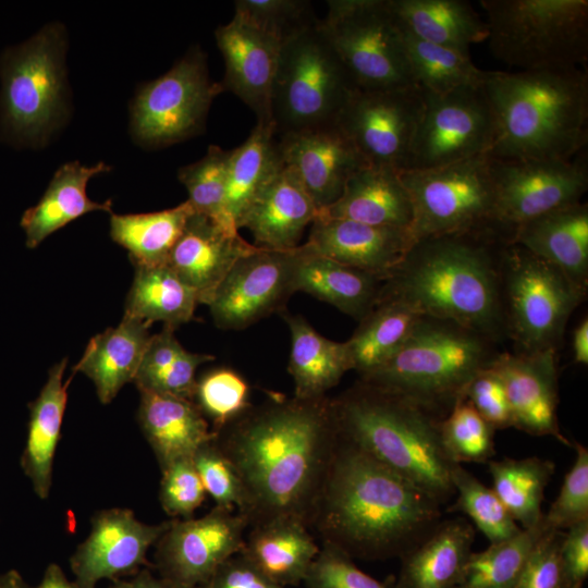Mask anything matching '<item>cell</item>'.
I'll return each instance as SVG.
<instances>
[{
	"label": "cell",
	"instance_id": "3",
	"mask_svg": "<svg viewBox=\"0 0 588 588\" xmlns=\"http://www.w3.org/2000/svg\"><path fill=\"white\" fill-rule=\"evenodd\" d=\"M507 243L493 229L420 238L383 281L380 296L400 298L421 315L453 320L498 343L505 336L501 256Z\"/></svg>",
	"mask_w": 588,
	"mask_h": 588
},
{
	"label": "cell",
	"instance_id": "54",
	"mask_svg": "<svg viewBox=\"0 0 588 588\" xmlns=\"http://www.w3.org/2000/svg\"><path fill=\"white\" fill-rule=\"evenodd\" d=\"M465 396L493 429L513 427L503 384L489 367L471 380Z\"/></svg>",
	"mask_w": 588,
	"mask_h": 588
},
{
	"label": "cell",
	"instance_id": "27",
	"mask_svg": "<svg viewBox=\"0 0 588 588\" xmlns=\"http://www.w3.org/2000/svg\"><path fill=\"white\" fill-rule=\"evenodd\" d=\"M318 216L411 230L414 221L412 200L399 171L369 163L350 176L340 198Z\"/></svg>",
	"mask_w": 588,
	"mask_h": 588
},
{
	"label": "cell",
	"instance_id": "6",
	"mask_svg": "<svg viewBox=\"0 0 588 588\" xmlns=\"http://www.w3.org/2000/svg\"><path fill=\"white\" fill-rule=\"evenodd\" d=\"M499 352L497 342L453 320L421 315L404 344L360 377L445 417Z\"/></svg>",
	"mask_w": 588,
	"mask_h": 588
},
{
	"label": "cell",
	"instance_id": "19",
	"mask_svg": "<svg viewBox=\"0 0 588 588\" xmlns=\"http://www.w3.org/2000/svg\"><path fill=\"white\" fill-rule=\"evenodd\" d=\"M169 524H145L128 509L98 512L93 517L89 535L70 559L75 583L81 588H96L102 579L138 572L146 564L149 548Z\"/></svg>",
	"mask_w": 588,
	"mask_h": 588
},
{
	"label": "cell",
	"instance_id": "35",
	"mask_svg": "<svg viewBox=\"0 0 588 588\" xmlns=\"http://www.w3.org/2000/svg\"><path fill=\"white\" fill-rule=\"evenodd\" d=\"M282 316L291 334L289 372L294 381V396H326V392L353 369L346 342L324 338L301 315L284 313Z\"/></svg>",
	"mask_w": 588,
	"mask_h": 588
},
{
	"label": "cell",
	"instance_id": "10",
	"mask_svg": "<svg viewBox=\"0 0 588 588\" xmlns=\"http://www.w3.org/2000/svg\"><path fill=\"white\" fill-rule=\"evenodd\" d=\"M505 335L516 352L558 350L572 313L587 289L524 247L507 243L501 256Z\"/></svg>",
	"mask_w": 588,
	"mask_h": 588
},
{
	"label": "cell",
	"instance_id": "33",
	"mask_svg": "<svg viewBox=\"0 0 588 588\" xmlns=\"http://www.w3.org/2000/svg\"><path fill=\"white\" fill-rule=\"evenodd\" d=\"M110 169L102 161L89 167L78 161L62 164L39 201L25 210L21 218L26 246L35 248L47 236L90 211H111V200L97 203L89 199L86 193L88 181Z\"/></svg>",
	"mask_w": 588,
	"mask_h": 588
},
{
	"label": "cell",
	"instance_id": "56",
	"mask_svg": "<svg viewBox=\"0 0 588 588\" xmlns=\"http://www.w3.org/2000/svg\"><path fill=\"white\" fill-rule=\"evenodd\" d=\"M560 561L566 588H581L588 576V519L564 531Z\"/></svg>",
	"mask_w": 588,
	"mask_h": 588
},
{
	"label": "cell",
	"instance_id": "40",
	"mask_svg": "<svg viewBox=\"0 0 588 588\" xmlns=\"http://www.w3.org/2000/svg\"><path fill=\"white\" fill-rule=\"evenodd\" d=\"M193 212L186 200L160 211L112 213L110 236L128 252L134 266L164 265Z\"/></svg>",
	"mask_w": 588,
	"mask_h": 588
},
{
	"label": "cell",
	"instance_id": "1",
	"mask_svg": "<svg viewBox=\"0 0 588 588\" xmlns=\"http://www.w3.org/2000/svg\"><path fill=\"white\" fill-rule=\"evenodd\" d=\"M338 429L331 399L274 394L217 432L243 490L248 526L280 517L308 527L328 473Z\"/></svg>",
	"mask_w": 588,
	"mask_h": 588
},
{
	"label": "cell",
	"instance_id": "53",
	"mask_svg": "<svg viewBox=\"0 0 588 588\" xmlns=\"http://www.w3.org/2000/svg\"><path fill=\"white\" fill-rule=\"evenodd\" d=\"M564 531L546 528L534 547L515 588H566L560 549Z\"/></svg>",
	"mask_w": 588,
	"mask_h": 588
},
{
	"label": "cell",
	"instance_id": "60",
	"mask_svg": "<svg viewBox=\"0 0 588 588\" xmlns=\"http://www.w3.org/2000/svg\"><path fill=\"white\" fill-rule=\"evenodd\" d=\"M574 362L581 365L588 364V319H583L575 328L572 338Z\"/></svg>",
	"mask_w": 588,
	"mask_h": 588
},
{
	"label": "cell",
	"instance_id": "31",
	"mask_svg": "<svg viewBox=\"0 0 588 588\" xmlns=\"http://www.w3.org/2000/svg\"><path fill=\"white\" fill-rule=\"evenodd\" d=\"M308 528L291 517L252 526L240 553L275 584L298 586L320 549Z\"/></svg>",
	"mask_w": 588,
	"mask_h": 588
},
{
	"label": "cell",
	"instance_id": "20",
	"mask_svg": "<svg viewBox=\"0 0 588 588\" xmlns=\"http://www.w3.org/2000/svg\"><path fill=\"white\" fill-rule=\"evenodd\" d=\"M278 147L318 211L335 203L350 176L367 164L336 123L281 134Z\"/></svg>",
	"mask_w": 588,
	"mask_h": 588
},
{
	"label": "cell",
	"instance_id": "13",
	"mask_svg": "<svg viewBox=\"0 0 588 588\" xmlns=\"http://www.w3.org/2000/svg\"><path fill=\"white\" fill-rule=\"evenodd\" d=\"M222 91L208 74L205 53L191 48L168 72L138 88L131 103L132 135L149 148L187 139L203 130Z\"/></svg>",
	"mask_w": 588,
	"mask_h": 588
},
{
	"label": "cell",
	"instance_id": "48",
	"mask_svg": "<svg viewBox=\"0 0 588 588\" xmlns=\"http://www.w3.org/2000/svg\"><path fill=\"white\" fill-rule=\"evenodd\" d=\"M306 588H396V577L381 581L360 571L336 546L322 542L303 581Z\"/></svg>",
	"mask_w": 588,
	"mask_h": 588
},
{
	"label": "cell",
	"instance_id": "14",
	"mask_svg": "<svg viewBox=\"0 0 588 588\" xmlns=\"http://www.w3.org/2000/svg\"><path fill=\"white\" fill-rule=\"evenodd\" d=\"M424 91V112L404 170H427L489 154L495 124L480 86Z\"/></svg>",
	"mask_w": 588,
	"mask_h": 588
},
{
	"label": "cell",
	"instance_id": "34",
	"mask_svg": "<svg viewBox=\"0 0 588 588\" xmlns=\"http://www.w3.org/2000/svg\"><path fill=\"white\" fill-rule=\"evenodd\" d=\"M66 358L54 364L35 401L29 403L27 439L21 466L36 495L49 497L52 466L68 402V385L63 382Z\"/></svg>",
	"mask_w": 588,
	"mask_h": 588
},
{
	"label": "cell",
	"instance_id": "16",
	"mask_svg": "<svg viewBox=\"0 0 588 588\" xmlns=\"http://www.w3.org/2000/svg\"><path fill=\"white\" fill-rule=\"evenodd\" d=\"M424 112V91L417 86L382 90L357 89L335 123L369 164L406 167Z\"/></svg>",
	"mask_w": 588,
	"mask_h": 588
},
{
	"label": "cell",
	"instance_id": "24",
	"mask_svg": "<svg viewBox=\"0 0 588 588\" xmlns=\"http://www.w3.org/2000/svg\"><path fill=\"white\" fill-rule=\"evenodd\" d=\"M257 247L238 232H230L210 218L193 212L167 265L196 291L199 304H207L233 265Z\"/></svg>",
	"mask_w": 588,
	"mask_h": 588
},
{
	"label": "cell",
	"instance_id": "61",
	"mask_svg": "<svg viewBox=\"0 0 588 588\" xmlns=\"http://www.w3.org/2000/svg\"><path fill=\"white\" fill-rule=\"evenodd\" d=\"M34 588H81L75 580L71 581L58 564H49L40 583Z\"/></svg>",
	"mask_w": 588,
	"mask_h": 588
},
{
	"label": "cell",
	"instance_id": "44",
	"mask_svg": "<svg viewBox=\"0 0 588 588\" xmlns=\"http://www.w3.org/2000/svg\"><path fill=\"white\" fill-rule=\"evenodd\" d=\"M451 481L457 498L448 511L466 514L490 543L507 540L522 530L493 489L479 481L461 464H453Z\"/></svg>",
	"mask_w": 588,
	"mask_h": 588
},
{
	"label": "cell",
	"instance_id": "32",
	"mask_svg": "<svg viewBox=\"0 0 588 588\" xmlns=\"http://www.w3.org/2000/svg\"><path fill=\"white\" fill-rule=\"evenodd\" d=\"M150 324L124 315L120 324L93 336L74 371L95 384L99 401L110 403L122 387L134 380L150 339Z\"/></svg>",
	"mask_w": 588,
	"mask_h": 588
},
{
	"label": "cell",
	"instance_id": "30",
	"mask_svg": "<svg viewBox=\"0 0 588 588\" xmlns=\"http://www.w3.org/2000/svg\"><path fill=\"white\" fill-rule=\"evenodd\" d=\"M383 280L313 252L305 244L294 268V292H304L360 320L377 304Z\"/></svg>",
	"mask_w": 588,
	"mask_h": 588
},
{
	"label": "cell",
	"instance_id": "7",
	"mask_svg": "<svg viewBox=\"0 0 588 588\" xmlns=\"http://www.w3.org/2000/svg\"><path fill=\"white\" fill-rule=\"evenodd\" d=\"M59 23L45 25L0 53V138L15 147L42 145L68 113L64 56Z\"/></svg>",
	"mask_w": 588,
	"mask_h": 588
},
{
	"label": "cell",
	"instance_id": "37",
	"mask_svg": "<svg viewBox=\"0 0 588 588\" xmlns=\"http://www.w3.org/2000/svg\"><path fill=\"white\" fill-rule=\"evenodd\" d=\"M275 135L273 123H257L247 139L231 150L224 208L237 230L248 206L283 164Z\"/></svg>",
	"mask_w": 588,
	"mask_h": 588
},
{
	"label": "cell",
	"instance_id": "8",
	"mask_svg": "<svg viewBox=\"0 0 588 588\" xmlns=\"http://www.w3.org/2000/svg\"><path fill=\"white\" fill-rule=\"evenodd\" d=\"M479 3L495 59L518 71L586 64L587 0H480Z\"/></svg>",
	"mask_w": 588,
	"mask_h": 588
},
{
	"label": "cell",
	"instance_id": "63",
	"mask_svg": "<svg viewBox=\"0 0 588 588\" xmlns=\"http://www.w3.org/2000/svg\"><path fill=\"white\" fill-rule=\"evenodd\" d=\"M198 588H207V586H206V585H203V586H200V587H198Z\"/></svg>",
	"mask_w": 588,
	"mask_h": 588
},
{
	"label": "cell",
	"instance_id": "9",
	"mask_svg": "<svg viewBox=\"0 0 588 588\" xmlns=\"http://www.w3.org/2000/svg\"><path fill=\"white\" fill-rule=\"evenodd\" d=\"M357 89L314 20L282 41L271 96L275 134L335 123Z\"/></svg>",
	"mask_w": 588,
	"mask_h": 588
},
{
	"label": "cell",
	"instance_id": "52",
	"mask_svg": "<svg viewBox=\"0 0 588 588\" xmlns=\"http://www.w3.org/2000/svg\"><path fill=\"white\" fill-rule=\"evenodd\" d=\"M161 473L159 499L162 509L170 516L191 518L206 497L193 456L172 462Z\"/></svg>",
	"mask_w": 588,
	"mask_h": 588
},
{
	"label": "cell",
	"instance_id": "15",
	"mask_svg": "<svg viewBox=\"0 0 588 588\" xmlns=\"http://www.w3.org/2000/svg\"><path fill=\"white\" fill-rule=\"evenodd\" d=\"M494 221L511 240L518 225L580 201L588 187L584 151L571 160H501L490 157Z\"/></svg>",
	"mask_w": 588,
	"mask_h": 588
},
{
	"label": "cell",
	"instance_id": "21",
	"mask_svg": "<svg viewBox=\"0 0 588 588\" xmlns=\"http://www.w3.org/2000/svg\"><path fill=\"white\" fill-rule=\"evenodd\" d=\"M556 351L499 353L489 369L503 384L513 427L531 436H551L572 446L558 420Z\"/></svg>",
	"mask_w": 588,
	"mask_h": 588
},
{
	"label": "cell",
	"instance_id": "51",
	"mask_svg": "<svg viewBox=\"0 0 588 588\" xmlns=\"http://www.w3.org/2000/svg\"><path fill=\"white\" fill-rule=\"evenodd\" d=\"M216 439L199 448L193 455V462L206 493L216 501L217 506L238 513L243 506L242 485Z\"/></svg>",
	"mask_w": 588,
	"mask_h": 588
},
{
	"label": "cell",
	"instance_id": "5",
	"mask_svg": "<svg viewBox=\"0 0 588 588\" xmlns=\"http://www.w3.org/2000/svg\"><path fill=\"white\" fill-rule=\"evenodd\" d=\"M338 432L381 464L446 504L453 462L441 441L442 417L413 400L358 381L331 400Z\"/></svg>",
	"mask_w": 588,
	"mask_h": 588
},
{
	"label": "cell",
	"instance_id": "47",
	"mask_svg": "<svg viewBox=\"0 0 588 588\" xmlns=\"http://www.w3.org/2000/svg\"><path fill=\"white\" fill-rule=\"evenodd\" d=\"M249 385L235 370L220 367L196 381L193 401L213 424L217 433L249 406Z\"/></svg>",
	"mask_w": 588,
	"mask_h": 588
},
{
	"label": "cell",
	"instance_id": "29",
	"mask_svg": "<svg viewBox=\"0 0 588 588\" xmlns=\"http://www.w3.org/2000/svg\"><path fill=\"white\" fill-rule=\"evenodd\" d=\"M474 538V527L466 519L441 520L401 556L396 588H456Z\"/></svg>",
	"mask_w": 588,
	"mask_h": 588
},
{
	"label": "cell",
	"instance_id": "12",
	"mask_svg": "<svg viewBox=\"0 0 588 588\" xmlns=\"http://www.w3.org/2000/svg\"><path fill=\"white\" fill-rule=\"evenodd\" d=\"M399 174L412 200L416 241L458 232L500 231L494 221L488 154L427 170H401Z\"/></svg>",
	"mask_w": 588,
	"mask_h": 588
},
{
	"label": "cell",
	"instance_id": "28",
	"mask_svg": "<svg viewBox=\"0 0 588 588\" xmlns=\"http://www.w3.org/2000/svg\"><path fill=\"white\" fill-rule=\"evenodd\" d=\"M139 392L137 419L161 469L176 460L192 457L199 448L217 438L194 401Z\"/></svg>",
	"mask_w": 588,
	"mask_h": 588
},
{
	"label": "cell",
	"instance_id": "62",
	"mask_svg": "<svg viewBox=\"0 0 588 588\" xmlns=\"http://www.w3.org/2000/svg\"><path fill=\"white\" fill-rule=\"evenodd\" d=\"M0 588H30L14 569L0 574Z\"/></svg>",
	"mask_w": 588,
	"mask_h": 588
},
{
	"label": "cell",
	"instance_id": "57",
	"mask_svg": "<svg viewBox=\"0 0 588 588\" xmlns=\"http://www.w3.org/2000/svg\"><path fill=\"white\" fill-rule=\"evenodd\" d=\"M173 331L172 328L163 327L161 332L150 335L133 380L138 390L145 389L184 350Z\"/></svg>",
	"mask_w": 588,
	"mask_h": 588
},
{
	"label": "cell",
	"instance_id": "46",
	"mask_svg": "<svg viewBox=\"0 0 588 588\" xmlns=\"http://www.w3.org/2000/svg\"><path fill=\"white\" fill-rule=\"evenodd\" d=\"M494 431L466 396L440 422L442 445L453 463H485L494 455Z\"/></svg>",
	"mask_w": 588,
	"mask_h": 588
},
{
	"label": "cell",
	"instance_id": "58",
	"mask_svg": "<svg viewBox=\"0 0 588 588\" xmlns=\"http://www.w3.org/2000/svg\"><path fill=\"white\" fill-rule=\"evenodd\" d=\"M205 585L207 588H287L269 579L240 552L223 562Z\"/></svg>",
	"mask_w": 588,
	"mask_h": 588
},
{
	"label": "cell",
	"instance_id": "4",
	"mask_svg": "<svg viewBox=\"0 0 588 588\" xmlns=\"http://www.w3.org/2000/svg\"><path fill=\"white\" fill-rule=\"evenodd\" d=\"M501 160H571L588 143V75L583 68L485 71Z\"/></svg>",
	"mask_w": 588,
	"mask_h": 588
},
{
	"label": "cell",
	"instance_id": "59",
	"mask_svg": "<svg viewBox=\"0 0 588 588\" xmlns=\"http://www.w3.org/2000/svg\"><path fill=\"white\" fill-rule=\"evenodd\" d=\"M112 588H170L159 576L154 575L148 568H142L135 576L127 580L118 581Z\"/></svg>",
	"mask_w": 588,
	"mask_h": 588
},
{
	"label": "cell",
	"instance_id": "41",
	"mask_svg": "<svg viewBox=\"0 0 588 588\" xmlns=\"http://www.w3.org/2000/svg\"><path fill=\"white\" fill-rule=\"evenodd\" d=\"M492 489L522 529L538 526L543 517L544 489L554 473V464L537 456L488 462Z\"/></svg>",
	"mask_w": 588,
	"mask_h": 588
},
{
	"label": "cell",
	"instance_id": "26",
	"mask_svg": "<svg viewBox=\"0 0 588 588\" xmlns=\"http://www.w3.org/2000/svg\"><path fill=\"white\" fill-rule=\"evenodd\" d=\"M517 244L588 286V206L575 203L536 217L512 232Z\"/></svg>",
	"mask_w": 588,
	"mask_h": 588
},
{
	"label": "cell",
	"instance_id": "38",
	"mask_svg": "<svg viewBox=\"0 0 588 588\" xmlns=\"http://www.w3.org/2000/svg\"><path fill=\"white\" fill-rule=\"evenodd\" d=\"M199 304L198 295L167 265L135 266L124 315L149 324L163 322L175 329L189 322Z\"/></svg>",
	"mask_w": 588,
	"mask_h": 588
},
{
	"label": "cell",
	"instance_id": "43",
	"mask_svg": "<svg viewBox=\"0 0 588 588\" xmlns=\"http://www.w3.org/2000/svg\"><path fill=\"white\" fill-rule=\"evenodd\" d=\"M546 527L541 523L516 536L471 552L456 588H515L525 564Z\"/></svg>",
	"mask_w": 588,
	"mask_h": 588
},
{
	"label": "cell",
	"instance_id": "17",
	"mask_svg": "<svg viewBox=\"0 0 588 588\" xmlns=\"http://www.w3.org/2000/svg\"><path fill=\"white\" fill-rule=\"evenodd\" d=\"M246 518L215 506L199 518L172 520L156 542L155 566L170 588H198L244 544Z\"/></svg>",
	"mask_w": 588,
	"mask_h": 588
},
{
	"label": "cell",
	"instance_id": "23",
	"mask_svg": "<svg viewBox=\"0 0 588 588\" xmlns=\"http://www.w3.org/2000/svg\"><path fill=\"white\" fill-rule=\"evenodd\" d=\"M415 242L411 229L317 216L305 245L317 254L384 281Z\"/></svg>",
	"mask_w": 588,
	"mask_h": 588
},
{
	"label": "cell",
	"instance_id": "25",
	"mask_svg": "<svg viewBox=\"0 0 588 588\" xmlns=\"http://www.w3.org/2000/svg\"><path fill=\"white\" fill-rule=\"evenodd\" d=\"M318 212L297 176L283 163L248 206L238 230H249L258 247L291 249L298 246L303 231Z\"/></svg>",
	"mask_w": 588,
	"mask_h": 588
},
{
	"label": "cell",
	"instance_id": "42",
	"mask_svg": "<svg viewBox=\"0 0 588 588\" xmlns=\"http://www.w3.org/2000/svg\"><path fill=\"white\" fill-rule=\"evenodd\" d=\"M399 24L412 76L422 90L445 94L482 84L485 71L475 65L469 53L422 40Z\"/></svg>",
	"mask_w": 588,
	"mask_h": 588
},
{
	"label": "cell",
	"instance_id": "18",
	"mask_svg": "<svg viewBox=\"0 0 588 588\" xmlns=\"http://www.w3.org/2000/svg\"><path fill=\"white\" fill-rule=\"evenodd\" d=\"M298 254L299 245L291 249L257 247L241 257L206 304L216 326L242 330L283 310L295 293L293 274Z\"/></svg>",
	"mask_w": 588,
	"mask_h": 588
},
{
	"label": "cell",
	"instance_id": "11",
	"mask_svg": "<svg viewBox=\"0 0 588 588\" xmlns=\"http://www.w3.org/2000/svg\"><path fill=\"white\" fill-rule=\"evenodd\" d=\"M327 7L320 26L358 89L416 85L388 0H330Z\"/></svg>",
	"mask_w": 588,
	"mask_h": 588
},
{
	"label": "cell",
	"instance_id": "2",
	"mask_svg": "<svg viewBox=\"0 0 588 588\" xmlns=\"http://www.w3.org/2000/svg\"><path fill=\"white\" fill-rule=\"evenodd\" d=\"M440 522L434 499L339 434L309 526L322 542L352 559L401 558Z\"/></svg>",
	"mask_w": 588,
	"mask_h": 588
},
{
	"label": "cell",
	"instance_id": "55",
	"mask_svg": "<svg viewBox=\"0 0 588 588\" xmlns=\"http://www.w3.org/2000/svg\"><path fill=\"white\" fill-rule=\"evenodd\" d=\"M215 359L209 354L191 353L183 350L177 357L159 373L145 389L193 401L198 366Z\"/></svg>",
	"mask_w": 588,
	"mask_h": 588
},
{
	"label": "cell",
	"instance_id": "22",
	"mask_svg": "<svg viewBox=\"0 0 588 588\" xmlns=\"http://www.w3.org/2000/svg\"><path fill=\"white\" fill-rule=\"evenodd\" d=\"M215 37L225 68L223 91L230 90L252 109L257 123H272V86L282 40L235 13Z\"/></svg>",
	"mask_w": 588,
	"mask_h": 588
},
{
	"label": "cell",
	"instance_id": "39",
	"mask_svg": "<svg viewBox=\"0 0 588 588\" xmlns=\"http://www.w3.org/2000/svg\"><path fill=\"white\" fill-rule=\"evenodd\" d=\"M420 317L402 299L380 296L346 341L353 369L363 377L382 365L404 344Z\"/></svg>",
	"mask_w": 588,
	"mask_h": 588
},
{
	"label": "cell",
	"instance_id": "45",
	"mask_svg": "<svg viewBox=\"0 0 588 588\" xmlns=\"http://www.w3.org/2000/svg\"><path fill=\"white\" fill-rule=\"evenodd\" d=\"M230 155L231 150L211 145L201 159L182 167L177 177L187 189V201L194 212L210 218L230 232H238L229 222L224 208Z\"/></svg>",
	"mask_w": 588,
	"mask_h": 588
},
{
	"label": "cell",
	"instance_id": "50",
	"mask_svg": "<svg viewBox=\"0 0 588 588\" xmlns=\"http://www.w3.org/2000/svg\"><path fill=\"white\" fill-rule=\"evenodd\" d=\"M238 14L282 41L314 20L311 7L303 0H236Z\"/></svg>",
	"mask_w": 588,
	"mask_h": 588
},
{
	"label": "cell",
	"instance_id": "49",
	"mask_svg": "<svg viewBox=\"0 0 588 588\" xmlns=\"http://www.w3.org/2000/svg\"><path fill=\"white\" fill-rule=\"evenodd\" d=\"M576 451L573 466L565 475L561 490L543 514L542 523L549 530H566L588 519V450L574 442Z\"/></svg>",
	"mask_w": 588,
	"mask_h": 588
},
{
	"label": "cell",
	"instance_id": "36",
	"mask_svg": "<svg viewBox=\"0 0 588 588\" xmlns=\"http://www.w3.org/2000/svg\"><path fill=\"white\" fill-rule=\"evenodd\" d=\"M401 25L414 36L469 53L488 38V26L467 1L388 0Z\"/></svg>",
	"mask_w": 588,
	"mask_h": 588
}]
</instances>
